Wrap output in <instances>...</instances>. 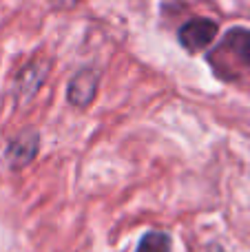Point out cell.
Returning <instances> with one entry per match:
<instances>
[{
	"instance_id": "7a4b0ae2",
	"label": "cell",
	"mask_w": 250,
	"mask_h": 252,
	"mask_svg": "<svg viewBox=\"0 0 250 252\" xmlns=\"http://www.w3.org/2000/svg\"><path fill=\"white\" fill-rule=\"evenodd\" d=\"M40 137L35 130H25L20 133L7 148V161L11 168H25L27 164H31L38 153Z\"/></svg>"
},
{
	"instance_id": "5b68a950",
	"label": "cell",
	"mask_w": 250,
	"mask_h": 252,
	"mask_svg": "<svg viewBox=\"0 0 250 252\" xmlns=\"http://www.w3.org/2000/svg\"><path fill=\"white\" fill-rule=\"evenodd\" d=\"M47 66H49L47 62H33V64H29L20 73V78H18V93H20L22 97L29 100L33 93H38L40 84L47 78V71H49Z\"/></svg>"
},
{
	"instance_id": "277c9868",
	"label": "cell",
	"mask_w": 250,
	"mask_h": 252,
	"mask_svg": "<svg viewBox=\"0 0 250 252\" xmlns=\"http://www.w3.org/2000/svg\"><path fill=\"white\" fill-rule=\"evenodd\" d=\"M219 53H228L233 58H239L246 66H250V31L246 29H233L224 38V42L217 49Z\"/></svg>"
},
{
	"instance_id": "6da1fadb",
	"label": "cell",
	"mask_w": 250,
	"mask_h": 252,
	"mask_svg": "<svg viewBox=\"0 0 250 252\" xmlns=\"http://www.w3.org/2000/svg\"><path fill=\"white\" fill-rule=\"evenodd\" d=\"M217 35V25L206 18H195V20L186 22L180 29V42L184 44L188 51H202L213 42Z\"/></svg>"
},
{
	"instance_id": "3957f363",
	"label": "cell",
	"mask_w": 250,
	"mask_h": 252,
	"mask_svg": "<svg viewBox=\"0 0 250 252\" xmlns=\"http://www.w3.org/2000/svg\"><path fill=\"white\" fill-rule=\"evenodd\" d=\"M97 82H100V75L97 71L91 69H84L80 73L73 75L69 84V102L80 109L89 106L93 100H95V93H97Z\"/></svg>"
},
{
	"instance_id": "52a82bcc",
	"label": "cell",
	"mask_w": 250,
	"mask_h": 252,
	"mask_svg": "<svg viewBox=\"0 0 250 252\" xmlns=\"http://www.w3.org/2000/svg\"><path fill=\"white\" fill-rule=\"evenodd\" d=\"M51 2L56 4V7H73L78 0H51Z\"/></svg>"
},
{
	"instance_id": "8992f818",
	"label": "cell",
	"mask_w": 250,
	"mask_h": 252,
	"mask_svg": "<svg viewBox=\"0 0 250 252\" xmlns=\"http://www.w3.org/2000/svg\"><path fill=\"white\" fill-rule=\"evenodd\" d=\"M135 252H171V237L162 230H149L137 244Z\"/></svg>"
},
{
	"instance_id": "ba28073f",
	"label": "cell",
	"mask_w": 250,
	"mask_h": 252,
	"mask_svg": "<svg viewBox=\"0 0 250 252\" xmlns=\"http://www.w3.org/2000/svg\"><path fill=\"white\" fill-rule=\"evenodd\" d=\"M202 252H226V250L221 248L219 244H208V246H206V248H204Z\"/></svg>"
}]
</instances>
